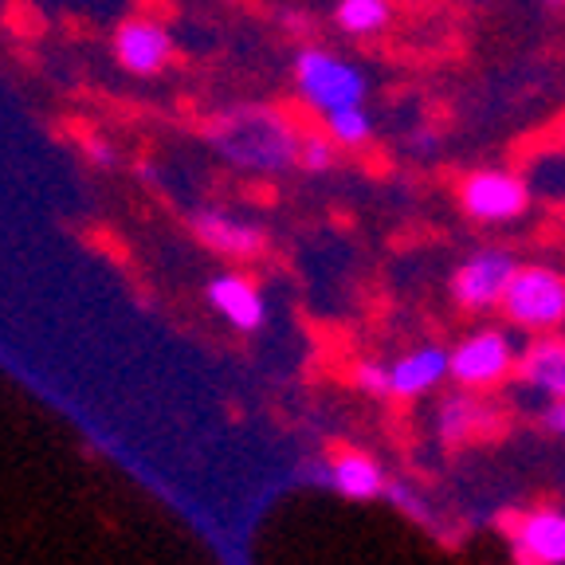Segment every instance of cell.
Listing matches in <instances>:
<instances>
[{"mask_svg": "<svg viewBox=\"0 0 565 565\" xmlns=\"http://www.w3.org/2000/svg\"><path fill=\"white\" fill-rule=\"evenodd\" d=\"M212 150L244 173H279L295 166L299 130L271 106H239L209 130Z\"/></svg>", "mask_w": 565, "mask_h": 565, "instance_id": "1", "label": "cell"}, {"mask_svg": "<svg viewBox=\"0 0 565 565\" xmlns=\"http://www.w3.org/2000/svg\"><path fill=\"white\" fill-rule=\"evenodd\" d=\"M499 310H503L514 330L554 334L565 322V275L542 264L514 267L503 299H499Z\"/></svg>", "mask_w": 565, "mask_h": 565, "instance_id": "2", "label": "cell"}, {"mask_svg": "<svg viewBox=\"0 0 565 565\" xmlns=\"http://www.w3.org/2000/svg\"><path fill=\"white\" fill-rule=\"evenodd\" d=\"M295 87L315 115H330L338 106L365 103L370 83H365V71L358 63L342 60L327 47H302L295 55Z\"/></svg>", "mask_w": 565, "mask_h": 565, "instance_id": "3", "label": "cell"}, {"mask_svg": "<svg viewBox=\"0 0 565 565\" xmlns=\"http://www.w3.org/2000/svg\"><path fill=\"white\" fill-rule=\"evenodd\" d=\"M514 362L519 350L507 330H476L456 350H448V377L468 393H487L511 377Z\"/></svg>", "mask_w": 565, "mask_h": 565, "instance_id": "4", "label": "cell"}, {"mask_svg": "<svg viewBox=\"0 0 565 565\" xmlns=\"http://www.w3.org/2000/svg\"><path fill=\"white\" fill-rule=\"evenodd\" d=\"M459 204L471 221L483 224H507L519 221L530 204V189L519 173H507V169H476V173L463 177L459 185Z\"/></svg>", "mask_w": 565, "mask_h": 565, "instance_id": "5", "label": "cell"}, {"mask_svg": "<svg viewBox=\"0 0 565 565\" xmlns=\"http://www.w3.org/2000/svg\"><path fill=\"white\" fill-rule=\"evenodd\" d=\"M519 259L503 247H483L471 259H463V267L451 279V295L463 310H491L503 299L507 282H511Z\"/></svg>", "mask_w": 565, "mask_h": 565, "instance_id": "6", "label": "cell"}, {"mask_svg": "<svg viewBox=\"0 0 565 565\" xmlns=\"http://www.w3.org/2000/svg\"><path fill=\"white\" fill-rule=\"evenodd\" d=\"M115 60L122 71L138 75V79H153L173 63V35L166 24L146 17H134L118 24L115 32Z\"/></svg>", "mask_w": 565, "mask_h": 565, "instance_id": "7", "label": "cell"}, {"mask_svg": "<svg viewBox=\"0 0 565 565\" xmlns=\"http://www.w3.org/2000/svg\"><path fill=\"white\" fill-rule=\"evenodd\" d=\"M189 224H193V236L201 239L209 252L228 256V259H252V256H259L267 244L259 224L239 221V216L221 212V209H196L193 216H189Z\"/></svg>", "mask_w": 565, "mask_h": 565, "instance_id": "8", "label": "cell"}, {"mask_svg": "<svg viewBox=\"0 0 565 565\" xmlns=\"http://www.w3.org/2000/svg\"><path fill=\"white\" fill-rule=\"evenodd\" d=\"M514 562L519 565H565V514L530 511L514 526Z\"/></svg>", "mask_w": 565, "mask_h": 565, "instance_id": "9", "label": "cell"}, {"mask_svg": "<svg viewBox=\"0 0 565 565\" xmlns=\"http://www.w3.org/2000/svg\"><path fill=\"white\" fill-rule=\"evenodd\" d=\"M209 302L212 310L232 322L236 330H259L267 322V302L259 295V287L247 275H236V271H224L216 279H209Z\"/></svg>", "mask_w": 565, "mask_h": 565, "instance_id": "10", "label": "cell"}, {"mask_svg": "<svg viewBox=\"0 0 565 565\" xmlns=\"http://www.w3.org/2000/svg\"><path fill=\"white\" fill-rule=\"evenodd\" d=\"M448 377V350L440 345H420V350L405 353L401 362L388 365V397L413 401L433 393L440 381Z\"/></svg>", "mask_w": 565, "mask_h": 565, "instance_id": "11", "label": "cell"}, {"mask_svg": "<svg viewBox=\"0 0 565 565\" xmlns=\"http://www.w3.org/2000/svg\"><path fill=\"white\" fill-rule=\"evenodd\" d=\"M514 373L522 377V385L539 388L554 401H565V338L539 334L519 353Z\"/></svg>", "mask_w": 565, "mask_h": 565, "instance_id": "12", "label": "cell"}, {"mask_svg": "<svg viewBox=\"0 0 565 565\" xmlns=\"http://www.w3.org/2000/svg\"><path fill=\"white\" fill-rule=\"evenodd\" d=\"M330 487L345 499H358V503H370L385 491V471L373 463L362 451H342V456L330 463Z\"/></svg>", "mask_w": 565, "mask_h": 565, "instance_id": "13", "label": "cell"}, {"mask_svg": "<svg viewBox=\"0 0 565 565\" xmlns=\"http://www.w3.org/2000/svg\"><path fill=\"white\" fill-rule=\"evenodd\" d=\"M487 416H491V408L479 405L468 388H463L459 397L444 401V408H440V436L448 444H463L468 436H476L479 428H483Z\"/></svg>", "mask_w": 565, "mask_h": 565, "instance_id": "14", "label": "cell"}, {"mask_svg": "<svg viewBox=\"0 0 565 565\" xmlns=\"http://www.w3.org/2000/svg\"><path fill=\"white\" fill-rule=\"evenodd\" d=\"M322 126H327V138L334 141L338 150H358L373 138V118L362 103L358 106H338L330 115H322Z\"/></svg>", "mask_w": 565, "mask_h": 565, "instance_id": "15", "label": "cell"}, {"mask_svg": "<svg viewBox=\"0 0 565 565\" xmlns=\"http://www.w3.org/2000/svg\"><path fill=\"white\" fill-rule=\"evenodd\" d=\"M334 20H338V28L350 35H373V32H381V28H388L393 4H388V0H338Z\"/></svg>", "mask_w": 565, "mask_h": 565, "instance_id": "16", "label": "cell"}, {"mask_svg": "<svg viewBox=\"0 0 565 565\" xmlns=\"http://www.w3.org/2000/svg\"><path fill=\"white\" fill-rule=\"evenodd\" d=\"M530 196L539 193L546 201H565V150H550L530 161V177H522Z\"/></svg>", "mask_w": 565, "mask_h": 565, "instance_id": "17", "label": "cell"}, {"mask_svg": "<svg viewBox=\"0 0 565 565\" xmlns=\"http://www.w3.org/2000/svg\"><path fill=\"white\" fill-rule=\"evenodd\" d=\"M338 161V146L327 134H299V150H295V166L307 173H327Z\"/></svg>", "mask_w": 565, "mask_h": 565, "instance_id": "18", "label": "cell"}, {"mask_svg": "<svg viewBox=\"0 0 565 565\" xmlns=\"http://www.w3.org/2000/svg\"><path fill=\"white\" fill-rule=\"evenodd\" d=\"M353 385L370 397H388V365L381 362H358L353 365Z\"/></svg>", "mask_w": 565, "mask_h": 565, "instance_id": "19", "label": "cell"}, {"mask_svg": "<svg viewBox=\"0 0 565 565\" xmlns=\"http://www.w3.org/2000/svg\"><path fill=\"white\" fill-rule=\"evenodd\" d=\"M381 494H385V499H388V503H393V507H401V511H405L408 519L428 522V514H424V503H420V499H416L413 491H408L405 483H388V479H385V491H381Z\"/></svg>", "mask_w": 565, "mask_h": 565, "instance_id": "20", "label": "cell"}, {"mask_svg": "<svg viewBox=\"0 0 565 565\" xmlns=\"http://www.w3.org/2000/svg\"><path fill=\"white\" fill-rule=\"evenodd\" d=\"M83 153H87L90 166H98V169L118 166V150L106 138H98V134H87V138H83Z\"/></svg>", "mask_w": 565, "mask_h": 565, "instance_id": "21", "label": "cell"}, {"mask_svg": "<svg viewBox=\"0 0 565 565\" xmlns=\"http://www.w3.org/2000/svg\"><path fill=\"white\" fill-rule=\"evenodd\" d=\"M546 424L554 428V433H562V436H565V401H554V405H550Z\"/></svg>", "mask_w": 565, "mask_h": 565, "instance_id": "22", "label": "cell"}, {"mask_svg": "<svg viewBox=\"0 0 565 565\" xmlns=\"http://www.w3.org/2000/svg\"><path fill=\"white\" fill-rule=\"evenodd\" d=\"M546 4H565V0H546Z\"/></svg>", "mask_w": 565, "mask_h": 565, "instance_id": "23", "label": "cell"}, {"mask_svg": "<svg viewBox=\"0 0 565 565\" xmlns=\"http://www.w3.org/2000/svg\"><path fill=\"white\" fill-rule=\"evenodd\" d=\"M408 4H420V0H408Z\"/></svg>", "mask_w": 565, "mask_h": 565, "instance_id": "24", "label": "cell"}]
</instances>
